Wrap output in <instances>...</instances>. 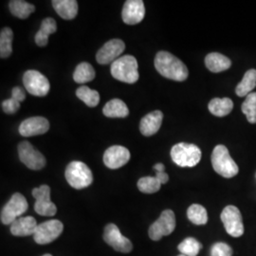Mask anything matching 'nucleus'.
I'll list each match as a JSON object with an SVG mask.
<instances>
[{
  "label": "nucleus",
  "instance_id": "nucleus-1",
  "mask_svg": "<svg viewBox=\"0 0 256 256\" xmlns=\"http://www.w3.org/2000/svg\"><path fill=\"white\" fill-rule=\"evenodd\" d=\"M155 68L165 78L182 82L188 78V68L182 60L168 52H160L155 57Z\"/></svg>",
  "mask_w": 256,
  "mask_h": 256
},
{
  "label": "nucleus",
  "instance_id": "nucleus-2",
  "mask_svg": "<svg viewBox=\"0 0 256 256\" xmlns=\"http://www.w3.org/2000/svg\"><path fill=\"white\" fill-rule=\"evenodd\" d=\"M137 59L132 55H124L120 57L111 64L110 72L112 76L120 82L135 84L138 80Z\"/></svg>",
  "mask_w": 256,
  "mask_h": 256
},
{
  "label": "nucleus",
  "instance_id": "nucleus-3",
  "mask_svg": "<svg viewBox=\"0 0 256 256\" xmlns=\"http://www.w3.org/2000/svg\"><path fill=\"white\" fill-rule=\"evenodd\" d=\"M212 165L214 170L223 178H230L238 174L239 168L230 155L228 148L216 146L212 153Z\"/></svg>",
  "mask_w": 256,
  "mask_h": 256
},
{
  "label": "nucleus",
  "instance_id": "nucleus-4",
  "mask_svg": "<svg viewBox=\"0 0 256 256\" xmlns=\"http://www.w3.org/2000/svg\"><path fill=\"white\" fill-rule=\"evenodd\" d=\"M64 176L68 183L78 190L88 187L93 182L92 170L82 162H72L66 166Z\"/></svg>",
  "mask_w": 256,
  "mask_h": 256
},
{
  "label": "nucleus",
  "instance_id": "nucleus-5",
  "mask_svg": "<svg viewBox=\"0 0 256 256\" xmlns=\"http://www.w3.org/2000/svg\"><path fill=\"white\" fill-rule=\"evenodd\" d=\"M171 158L180 167H194L202 160V151L192 144L180 142L172 147Z\"/></svg>",
  "mask_w": 256,
  "mask_h": 256
},
{
  "label": "nucleus",
  "instance_id": "nucleus-6",
  "mask_svg": "<svg viewBox=\"0 0 256 256\" xmlns=\"http://www.w3.org/2000/svg\"><path fill=\"white\" fill-rule=\"evenodd\" d=\"M28 208V204L26 198L20 192H16L1 210V222L4 225H12L27 212Z\"/></svg>",
  "mask_w": 256,
  "mask_h": 256
},
{
  "label": "nucleus",
  "instance_id": "nucleus-7",
  "mask_svg": "<svg viewBox=\"0 0 256 256\" xmlns=\"http://www.w3.org/2000/svg\"><path fill=\"white\" fill-rule=\"evenodd\" d=\"M176 228V216L172 210H165L158 220L154 222L148 230L149 238L153 241H158L164 236L171 234Z\"/></svg>",
  "mask_w": 256,
  "mask_h": 256
},
{
  "label": "nucleus",
  "instance_id": "nucleus-8",
  "mask_svg": "<svg viewBox=\"0 0 256 256\" xmlns=\"http://www.w3.org/2000/svg\"><path fill=\"white\" fill-rule=\"evenodd\" d=\"M64 225L61 221L50 220L45 221L37 226L36 234H34V241L39 245H46L54 242L63 232Z\"/></svg>",
  "mask_w": 256,
  "mask_h": 256
},
{
  "label": "nucleus",
  "instance_id": "nucleus-9",
  "mask_svg": "<svg viewBox=\"0 0 256 256\" xmlns=\"http://www.w3.org/2000/svg\"><path fill=\"white\" fill-rule=\"evenodd\" d=\"M23 84L30 94L37 97L46 96L50 90L48 78L37 70L26 72L23 76Z\"/></svg>",
  "mask_w": 256,
  "mask_h": 256
},
{
  "label": "nucleus",
  "instance_id": "nucleus-10",
  "mask_svg": "<svg viewBox=\"0 0 256 256\" xmlns=\"http://www.w3.org/2000/svg\"><path fill=\"white\" fill-rule=\"evenodd\" d=\"M221 220L224 228L232 238H240L244 234V225L242 216L238 207L229 205L221 212Z\"/></svg>",
  "mask_w": 256,
  "mask_h": 256
},
{
  "label": "nucleus",
  "instance_id": "nucleus-11",
  "mask_svg": "<svg viewBox=\"0 0 256 256\" xmlns=\"http://www.w3.org/2000/svg\"><path fill=\"white\" fill-rule=\"evenodd\" d=\"M18 155L20 160L30 170H41L46 165V158L28 142L19 144Z\"/></svg>",
  "mask_w": 256,
  "mask_h": 256
},
{
  "label": "nucleus",
  "instance_id": "nucleus-12",
  "mask_svg": "<svg viewBox=\"0 0 256 256\" xmlns=\"http://www.w3.org/2000/svg\"><path fill=\"white\" fill-rule=\"evenodd\" d=\"M32 196L36 200L34 204V210L38 214L43 216H54L57 207L50 200V188L48 185H41L32 190Z\"/></svg>",
  "mask_w": 256,
  "mask_h": 256
},
{
  "label": "nucleus",
  "instance_id": "nucleus-13",
  "mask_svg": "<svg viewBox=\"0 0 256 256\" xmlns=\"http://www.w3.org/2000/svg\"><path fill=\"white\" fill-rule=\"evenodd\" d=\"M104 239L110 246L119 252L128 254L133 248L131 241L128 238L124 236L120 232L119 228L112 223L106 227L104 232Z\"/></svg>",
  "mask_w": 256,
  "mask_h": 256
},
{
  "label": "nucleus",
  "instance_id": "nucleus-14",
  "mask_svg": "<svg viewBox=\"0 0 256 256\" xmlns=\"http://www.w3.org/2000/svg\"><path fill=\"white\" fill-rule=\"evenodd\" d=\"M126 50V44L120 39L108 41L97 52L96 60L99 64H113Z\"/></svg>",
  "mask_w": 256,
  "mask_h": 256
},
{
  "label": "nucleus",
  "instance_id": "nucleus-15",
  "mask_svg": "<svg viewBox=\"0 0 256 256\" xmlns=\"http://www.w3.org/2000/svg\"><path fill=\"white\" fill-rule=\"evenodd\" d=\"M146 16V8L142 0H128L126 1L122 16L128 25H136L142 21Z\"/></svg>",
  "mask_w": 256,
  "mask_h": 256
},
{
  "label": "nucleus",
  "instance_id": "nucleus-16",
  "mask_svg": "<svg viewBox=\"0 0 256 256\" xmlns=\"http://www.w3.org/2000/svg\"><path fill=\"white\" fill-rule=\"evenodd\" d=\"M130 160V152L128 148L114 146L106 150L104 154V162L110 169H118L126 164Z\"/></svg>",
  "mask_w": 256,
  "mask_h": 256
},
{
  "label": "nucleus",
  "instance_id": "nucleus-17",
  "mask_svg": "<svg viewBox=\"0 0 256 256\" xmlns=\"http://www.w3.org/2000/svg\"><path fill=\"white\" fill-rule=\"evenodd\" d=\"M50 129V122L44 117H32L25 120L19 126V133L23 137L43 135Z\"/></svg>",
  "mask_w": 256,
  "mask_h": 256
},
{
  "label": "nucleus",
  "instance_id": "nucleus-18",
  "mask_svg": "<svg viewBox=\"0 0 256 256\" xmlns=\"http://www.w3.org/2000/svg\"><path fill=\"white\" fill-rule=\"evenodd\" d=\"M164 113L160 110H155L144 116L140 124V131L144 136L150 137L155 135L162 126Z\"/></svg>",
  "mask_w": 256,
  "mask_h": 256
},
{
  "label": "nucleus",
  "instance_id": "nucleus-19",
  "mask_svg": "<svg viewBox=\"0 0 256 256\" xmlns=\"http://www.w3.org/2000/svg\"><path fill=\"white\" fill-rule=\"evenodd\" d=\"M36 220L32 216H22L10 225V232L14 236H34L37 229Z\"/></svg>",
  "mask_w": 256,
  "mask_h": 256
},
{
  "label": "nucleus",
  "instance_id": "nucleus-20",
  "mask_svg": "<svg viewBox=\"0 0 256 256\" xmlns=\"http://www.w3.org/2000/svg\"><path fill=\"white\" fill-rule=\"evenodd\" d=\"M205 64L212 72L220 74L229 70L232 66V62L225 55L218 52H212L206 56Z\"/></svg>",
  "mask_w": 256,
  "mask_h": 256
},
{
  "label": "nucleus",
  "instance_id": "nucleus-21",
  "mask_svg": "<svg viewBox=\"0 0 256 256\" xmlns=\"http://www.w3.org/2000/svg\"><path fill=\"white\" fill-rule=\"evenodd\" d=\"M52 4L55 12L66 20L75 18L78 14V2L76 0H54Z\"/></svg>",
  "mask_w": 256,
  "mask_h": 256
},
{
  "label": "nucleus",
  "instance_id": "nucleus-22",
  "mask_svg": "<svg viewBox=\"0 0 256 256\" xmlns=\"http://www.w3.org/2000/svg\"><path fill=\"white\" fill-rule=\"evenodd\" d=\"M102 113L108 118H126L129 114V110L126 102L120 99H113L106 104Z\"/></svg>",
  "mask_w": 256,
  "mask_h": 256
},
{
  "label": "nucleus",
  "instance_id": "nucleus-23",
  "mask_svg": "<svg viewBox=\"0 0 256 256\" xmlns=\"http://www.w3.org/2000/svg\"><path fill=\"white\" fill-rule=\"evenodd\" d=\"M57 30V24L52 18H46L42 21L41 28L36 36V43L39 46H45L48 44V36Z\"/></svg>",
  "mask_w": 256,
  "mask_h": 256
},
{
  "label": "nucleus",
  "instance_id": "nucleus-24",
  "mask_svg": "<svg viewBox=\"0 0 256 256\" xmlns=\"http://www.w3.org/2000/svg\"><path fill=\"white\" fill-rule=\"evenodd\" d=\"M208 108L216 117L227 116L234 108V102L230 98H214L209 102Z\"/></svg>",
  "mask_w": 256,
  "mask_h": 256
},
{
  "label": "nucleus",
  "instance_id": "nucleus-25",
  "mask_svg": "<svg viewBox=\"0 0 256 256\" xmlns=\"http://www.w3.org/2000/svg\"><path fill=\"white\" fill-rule=\"evenodd\" d=\"M256 86V70H250L244 75L242 81L239 82L236 88V93L239 97L248 96L252 93V90Z\"/></svg>",
  "mask_w": 256,
  "mask_h": 256
},
{
  "label": "nucleus",
  "instance_id": "nucleus-26",
  "mask_svg": "<svg viewBox=\"0 0 256 256\" xmlns=\"http://www.w3.org/2000/svg\"><path fill=\"white\" fill-rule=\"evenodd\" d=\"M10 12L20 19H26L36 10V7L23 0H12L9 4Z\"/></svg>",
  "mask_w": 256,
  "mask_h": 256
},
{
  "label": "nucleus",
  "instance_id": "nucleus-27",
  "mask_svg": "<svg viewBox=\"0 0 256 256\" xmlns=\"http://www.w3.org/2000/svg\"><path fill=\"white\" fill-rule=\"evenodd\" d=\"M96 76V72L92 64L82 62L75 68L74 74V81L78 84H86L90 82Z\"/></svg>",
  "mask_w": 256,
  "mask_h": 256
},
{
  "label": "nucleus",
  "instance_id": "nucleus-28",
  "mask_svg": "<svg viewBox=\"0 0 256 256\" xmlns=\"http://www.w3.org/2000/svg\"><path fill=\"white\" fill-rule=\"evenodd\" d=\"M77 97L84 102L88 106L95 108L100 102V94L96 90H93L88 86H82L76 90Z\"/></svg>",
  "mask_w": 256,
  "mask_h": 256
},
{
  "label": "nucleus",
  "instance_id": "nucleus-29",
  "mask_svg": "<svg viewBox=\"0 0 256 256\" xmlns=\"http://www.w3.org/2000/svg\"><path fill=\"white\" fill-rule=\"evenodd\" d=\"M14 32L12 28L6 27L1 30L0 34V57L7 58L12 52Z\"/></svg>",
  "mask_w": 256,
  "mask_h": 256
},
{
  "label": "nucleus",
  "instance_id": "nucleus-30",
  "mask_svg": "<svg viewBox=\"0 0 256 256\" xmlns=\"http://www.w3.org/2000/svg\"><path fill=\"white\" fill-rule=\"evenodd\" d=\"M187 216L194 225H205L208 222L206 209L200 204H192L187 210Z\"/></svg>",
  "mask_w": 256,
  "mask_h": 256
},
{
  "label": "nucleus",
  "instance_id": "nucleus-31",
  "mask_svg": "<svg viewBox=\"0 0 256 256\" xmlns=\"http://www.w3.org/2000/svg\"><path fill=\"white\" fill-rule=\"evenodd\" d=\"M242 112L246 115L248 122L256 124V92H252L246 97L241 106Z\"/></svg>",
  "mask_w": 256,
  "mask_h": 256
},
{
  "label": "nucleus",
  "instance_id": "nucleus-32",
  "mask_svg": "<svg viewBox=\"0 0 256 256\" xmlns=\"http://www.w3.org/2000/svg\"><path fill=\"white\" fill-rule=\"evenodd\" d=\"M178 248L184 256H196L200 254L202 245L196 238H188L183 240Z\"/></svg>",
  "mask_w": 256,
  "mask_h": 256
},
{
  "label": "nucleus",
  "instance_id": "nucleus-33",
  "mask_svg": "<svg viewBox=\"0 0 256 256\" xmlns=\"http://www.w3.org/2000/svg\"><path fill=\"white\" fill-rule=\"evenodd\" d=\"M162 183L156 176H144L138 180V188L144 194H154L160 189Z\"/></svg>",
  "mask_w": 256,
  "mask_h": 256
},
{
  "label": "nucleus",
  "instance_id": "nucleus-34",
  "mask_svg": "<svg viewBox=\"0 0 256 256\" xmlns=\"http://www.w3.org/2000/svg\"><path fill=\"white\" fill-rule=\"evenodd\" d=\"M232 250L228 244L218 242L216 243L210 250V256H232Z\"/></svg>",
  "mask_w": 256,
  "mask_h": 256
},
{
  "label": "nucleus",
  "instance_id": "nucleus-35",
  "mask_svg": "<svg viewBox=\"0 0 256 256\" xmlns=\"http://www.w3.org/2000/svg\"><path fill=\"white\" fill-rule=\"evenodd\" d=\"M2 108L7 114H14L20 108V102L14 98H10L2 102Z\"/></svg>",
  "mask_w": 256,
  "mask_h": 256
},
{
  "label": "nucleus",
  "instance_id": "nucleus-36",
  "mask_svg": "<svg viewBox=\"0 0 256 256\" xmlns=\"http://www.w3.org/2000/svg\"><path fill=\"white\" fill-rule=\"evenodd\" d=\"M12 98H14V100L21 102L24 101L25 98H26V94L24 90L21 88H14L12 90Z\"/></svg>",
  "mask_w": 256,
  "mask_h": 256
},
{
  "label": "nucleus",
  "instance_id": "nucleus-37",
  "mask_svg": "<svg viewBox=\"0 0 256 256\" xmlns=\"http://www.w3.org/2000/svg\"><path fill=\"white\" fill-rule=\"evenodd\" d=\"M156 178L160 180V182L162 184H165L169 180V176L165 172H156Z\"/></svg>",
  "mask_w": 256,
  "mask_h": 256
},
{
  "label": "nucleus",
  "instance_id": "nucleus-38",
  "mask_svg": "<svg viewBox=\"0 0 256 256\" xmlns=\"http://www.w3.org/2000/svg\"><path fill=\"white\" fill-rule=\"evenodd\" d=\"M153 168H154L155 172H164L165 166L162 164H156L154 165Z\"/></svg>",
  "mask_w": 256,
  "mask_h": 256
},
{
  "label": "nucleus",
  "instance_id": "nucleus-39",
  "mask_svg": "<svg viewBox=\"0 0 256 256\" xmlns=\"http://www.w3.org/2000/svg\"><path fill=\"white\" fill-rule=\"evenodd\" d=\"M52 256V254H45V256Z\"/></svg>",
  "mask_w": 256,
  "mask_h": 256
},
{
  "label": "nucleus",
  "instance_id": "nucleus-40",
  "mask_svg": "<svg viewBox=\"0 0 256 256\" xmlns=\"http://www.w3.org/2000/svg\"><path fill=\"white\" fill-rule=\"evenodd\" d=\"M184 256V254H180V256Z\"/></svg>",
  "mask_w": 256,
  "mask_h": 256
}]
</instances>
